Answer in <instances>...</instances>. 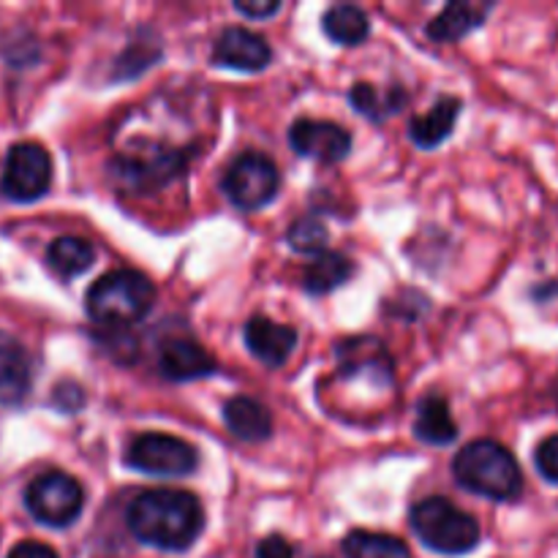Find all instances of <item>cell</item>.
Segmentation results:
<instances>
[{
    "label": "cell",
    "instance_id": "obj_1",
    "mask_svg": "<svg viewBox=\"0 0 558 558\" xmlns=\"http://www.w3.org/2000/svg\"><path fill=\"white\" fill-rule=\"evenodd\" d=\"M129 529L140 543L161 550H185L199 539L205 512L185 490H147L129 507Z\"/></svg>",
    "mask_w": 558,
    "mask_h": 558
},
{
    "label": "cell",
    "instance_id": "obj_2",
    "mask_svg": "<svg viewBox=\"0 0 558 558\" xmlns=\"http://www.w3.org/2000/svg\"><path fill=\"white\" fill-rule=\"evenodd\" d=\"M452 474L458 485L494 501H510L523 490V474L512 452L488 439L463 447L452 461Z\"/></svg>",
    "mask_w": 558,
    "mask_h": 558
},
{
    "label": "cell",
    "instance_id": "obj_3",
    "mask_svg": "<svg viewBox=\"0 0 558 558\" xmlns=\"http://www.w3.org/2000/svg\"><path fill=\"white\" fill-rule=\"evenodd\" d=\"M156 303L150 278L136 270H112L87 289L85 308L96 325L129 327L145 319Z\"/></svg>",
    "mask_w": 558,
    "mask_h": 558
},
{
    "label": "cell",
    "instance_id": "obj_4",
    "mask_svg": "<svg viewBox=\"0 0 558 558\" xmlns=\"http://www.w3.org/2000/svg\"><path fill=\"white\" fill-rule=\"evenodd\" d=\"M409 518H412L414 534L436 554L463 556L480 543V523L441 496L414 505Z\"/></svg>",
    "mask_w": 558,
    "mask_h": 558
},
{
    "label": "cell",
    "instance_id": "obj_5",
    "mask_svg": "<svg viewBox=\"0 0 558 558\" xmlns=\"http://www.w3.org/2000/svg\"><path fill=\"white\" fill-rule=\"evenodd\" d=\"M25 505L38 523L63 529L80 518L85 494H82L80 483L69 474L47 472L27 485Z\"/></svg>",
    "mask_w": 558,
    "mask_h": 558
},
{
    "label": "cell",
    "instance_id": "obj_6",
    "mask_svg": "<svg viewBox=\"0 0 558 558\" xmlns=\"http://www.w3.org/2000/svg\"><path fill=\"white\" fill-rule=\"evenodd\" d=\"M125 463L142 474L156 477H183L196 469V450L189 441L169 434H142L131 441Z\"/></svg>",
    "mask_w": 558,
    "mask_h": 558
},
{
    "label": "cell",
    "instance_id": "obj_7",
    "mask_svg": "<svg viewBox=\"0 0 558 558\" xmlns=\"http://www.w3.org/2000/svg\"><path fill=\"white\" fill-rule=\"evenodd\" d=\"M52 183V158L36 142H20L9 150L0 189L14 202H33L44 196Z\"/></svg>",
    "mask_w": 558,
    "mask_h": 558
},
{
    "label": "cell",
    "instance_id": "obj_8",
    "mask_svg": "<svg viewBox=\"0 0 558 558\" xmlns=\"http://www.w3.org/2000/svg\"><path fill=\"white\" fill-rule=\"evenodd\" d=\"M278 183H281L278 167L270 158L262 153H245L229 167L227 178H223V191L243 210H259L276 196Z\"/></svg>",
    "mask_w": 558,
    "mask_h": 558
},
{
    "label": "cell",
    "instance_id": "obj_9",
    "mask_svg": "<svg viewBox=\"0 0 558 558\" xmlns=\"http://www.w3.org/2000/svg\"><path fill=\"white\" fill-rule=\"evenodd\" d=\"M289 142L300 156L325 163L343 161L352 150L349 131H343L338 123H330V120H298L289 131Z\"/></svg>",
    "mask_w": 558,
    "mask_h": 558
},
{
    "label": "cell",
    "instance_id": "obj_10",
    "mask_svg": "<svg viewBox=\"0 0 558 558\" xmlns=\"http://www.w3.org/2000/svg\"><path fill=\"white\" fill-rule=\"evenodd\" d=\"M270 44L259 33L245 31V27H229L213 47V63L221 69L259 71L270 63Z\"/></svg>",
    "mask_w": 558,
    "mask_h": 558
},
{
    "label": "cell",
    "instance_id": "obj_11",
    "mask_svg": "<svg viewBox=\"0 0 558 558\" xmlns=\"http://www.w3.org/2000/svg\"><path fill=\"white\" fill-rule=\"evenodd\" d=\"M245 343H248L251 354L262 360L270 368H278L289 360L294 343H298V332L287 325L267 319V316H254L245 325Z\"/></svg>",
    "mask_w": 558,
    "mask_h": 558
},
{
    "label": "cell",
    "instance_id": "obj_12",
    "mask_svg": "<svg viewBox=\"0 0 558 558\" xmlns=\"http://www.w3.org/2000/svg\"><path fill=\"white\" fill-rule=\"evenodd\" d=\"M158 365H161V374L172 381L202 379V376L216 374L218 368L216 357H210L199 343L189 341V338H178V341L167 343L161 349Z\"/></svg>",
    "mask_w": 558,
    "mask_h": 558
},
{
    "label": "cell",
    "instance_id": "obj_13",
    "mask_svg": "<svg viewBox=\"0 0 558 558\" xmlns=\"http://www.w3.org/2000/svg\"><path fill=\"white\" fill-rule=\"evenodd\" d=\"M31 360L22 347L0 338V407H16L31 392Z\"/></svg>",
    "mask_w": 558,
    "mask_h": 558
},
{
    "label": "cell",
    "instance_id": "obj_14",
    "mask_svg": "<svg viewBox=\"0 0 558 558\" xmlns=\"http://www.w3.org/2000/svg\"><path fill=\"white\" fill-rule=\"evenodd\" d=\"M458 114H461V101L452 96L439 98V101L430 107V112L420 114L409 125V134H412L414 145L420 147H439L447 136L452 134V125H456Z\"/></svg>",
    "mask_w": 558,
    "mask_h": 558
},
{
    "label": "cell",
    "instance_id": "obj_15",
    "mask_svg": "<svg viewBox=\"0 0 558 558\" xmlns=\"http://www.w3.org/2000/svg\"><path fill=\"white\" fill-rule=\"evenodd\" d=\"M227 428L243 441H262L272 434V417L254 398H232L223 407Z\"/></svg>",
    "mask_w": 558,
    "mask_h": 558
},
{
    "label": "cell",
    "instance_id": "obj_16",
    "mask_svg": "<svg viewBox=\"0 0 558 558\" xmlns=\"http://www.w3.org/2000/svg\"><path fill=\"white\" fill-rule=\"evenodd\" d=\"M490 5L480 3H450L445 11H441L436 20H430L428 36L434 41H458V38L469 36L472 31H477L480 25L488 16Z\"/></svg>",
    "mask_w": 558,
    "mask_h": 558
},
{
    "label": "cell",
    "instance_id": "obj_17",
    "mask_svg": "<svg viewBox=\"0 0 558 558\" xmlns=\"http://www.w3.org/2000/svg\"><path fill=\"white\" fill-rule=\"evenodd\" d=\"M414 434L425 445H450L458 436L456 420L450 417V407L445 398L428 396L420 401L417 417H414Z\"/></svg>",
    "mask_w": 558,
    "mask_h": 558
},
{
    "label": "cell",
    "instance_id": "obj_18",
    "mask_svg": "<svg viewBox=\"0 0 558 558\" xmlns=\"http://www.w3.org/2000/svg\"><path fill=\"white\" fill-rule=\"evenodd\" d=\"M352 272L354 267L347 256L336 254V251H325V254H319L305 267L303 287L311 294H327L341 287V283H347Z\"/></svg>",
    "mask_w": 558,
    "mask_h": 558
},
{
    "label": "cell",
    "instance_id": "obj_19",
    "mask_svg": "<svg viewBox=\"0 0 558 558\" xmlns=\"http://www.w3.org/2000/svg\"><path fill=\"white\" fill-rule=\"evenodd\" d=\"M325 33L343 47H357L371 33V22L357 5H332L322 20Z\"/></svg>",
    "mask_w": 558,
    "mask_h": 558
},
{
    "label": "cell",
    "instance_id": "obj_20",
    "mask_svg": "<svg viewBox=\"0 0 558 558\" xmlns=\"http://www.w3.org/2000/svg\"><path fill=\"white\" fill-rule=\"evenodd\" d=\"M96 259V251L82 238H58L47 251V262L58 276L74 278L82 276Z\"/></svg>",
    "mask_w": 558,
    "mask_h": 558
},
{
    "label": "cell",
    "instance_id": "obj_21",
    "mask_svg": "<svg viewBox=\"0 0 558 558\" xmlns=\"http://www.w3.org/2000/svg\"><path fill=\"white\" fill-rule=\"evenodd\" d=\"M352 107L357 109L360 114L371 120H381L387 114H396L398 109L407 104V93L398 90V87H390V90H381V87L371 85V82H357L352 87Z\"/></svg>",
    "mask_w": 558,
    "mask_h": 558
},
{
    "label": "cell",
    "instance_id": "obj_22",
    "mask_svg": "<svg viewBox=\"0 0 558 558\" xmlns=\"http://www.w3.org/2000/svg\"><path fill=\"white\" fill-rule=\"evenodd\" d=\"M343 554L347 558H412L401 539L376 532H352L343 539Z\"/></svg>",
    "mask_w": 558,
    "mask_h": 558
},
{
    "label": "cell",
    "instance_id": "obj_23",
    "mask_svg": "<svg viewBox=\"0 0 558 558\" xmlns=\"http://www.w3.org/2000/svg\"><path fill=\"white\" fill-rule=\"evenodd\" d=\"M289 243L303 254H322L327 245V227L316 218H300L289 229Z\"/></svg>",
    "mask_w": 558,
    "mask_h": 558
},
{
    "label": "cell",
    "instance_id": "obj_24",
    "mask_svg": "<svg viewBox=\"0 0 558 558\" xmlns=\"http://www.w3.org/2000/svg\"><path fill=\"white\" fill-rule=\"evenodd\" d=\"M537 469L548 483L558 485V434L548 436V439L537 447Z\"/></svg>",
    "mask_w": 558,
    "mask_h": 558
},
{
    "label": "cell",
    "instance_id": "obj_25",
    "mask_svg": "<svg viewBox=\"0 0 558 558\" xmlns=\"http://www.w3.org/2000/svg\"><path fill=\"white\" fill-rule=\"evenodd\" d=\"M256 558H294V550L287 539L270 534V537H265L256 545Z\"/></svg>",
    "mask_w": 558,
    "mask_h": 558
},
{
    "label": "cell",
    "instance_id": "obj_26",
    "mask_svg": "<svg viewBox=\"0 0 558 558\" xmlns=\"http://www.w3.org/2000/svg\"><path fill=\"white\" fill-rule=\"evenodd\" d=\"M9 558H58V554H54L49 545L44 543H36V539H27V543H20L11 548Z\"/></svg>",
    "mask_w": 558,
    "mask_h": 558
},
{
    "label": "cell",
    "instance_id": "obj_27",
    "mask_svg": "<svg viewBox=\"0 0 558 558\" xmlns=\"http://www.w3.org/2000/svg\"><path fill=\"white\" fill-rule=\"evenodd\" d=\"M234 9L245 16H270L281 9V3H278V0H267V3H245V0H238Z\"/></svg>",
    "mask_w": 558,
    "mask_h": 558
}]
</instances>
